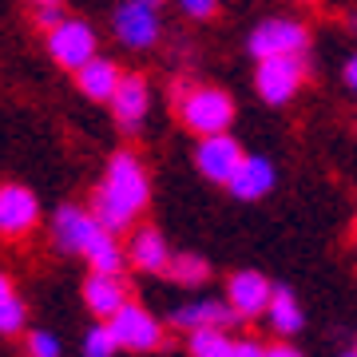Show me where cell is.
Listing matches in <instances>:
<instances>
[{"instance_id":"cell-18","label":"cell","mask_w":357,"mask_h":357,"mask_svg":"<svg viewBox=\"0 0 357 357\" xmlns=\"http://www.w3.org/2000/svg\"><path fill=\"white\" fill-rule=\"evenodd\" d=\"M84 258H88L91 274H123V266H128V246H119V238H115L112 230H100L96 243L84 250Z\"/></svg>"},{"instance_id":"cell-5","label":"cell","mask_w":357,"mask_h":357,"mask_svg":"<svg viewBox=\"0 0 357 357\" xmlns=\"http://www.w3.org/2000/svg\"><path fill=\"white\" fill-rule=\"evenodd\" d=\"M48 52H52V60H56L60 68L79 72L88 60H96V56H100V40H96V32H91L88 20L68 16L56 32H48Z\"/></svg>"},{"instance_id":"cell-1","label":"cell","mask_w":357,"mask_h":357,"mask_svg":"<svg viewBox=\"0 0 357 357\" xmlns=\"http://www.w3.org/2000/svg\"><path fill=\"white\" fill-rule=\"evenodd\" d=\"M151 203V178H147V167L135 159L131 151H115L107 159V171H103V183L91 195V215L103 230H128L135 218L147 211Z\"/></svg>"},{"instance_id":"cell-25","label":"cell","mask_w":357,"mask_h":357,"mask_svg":"<svg viewBox=\"0 0 357 357\" xmlns=\"http://www.w3.org/2000/svg\"><path fill=\"white\" fill-rule=\"evenodd\" d=\"M32 20H36V28H44V32H56L68 16H64V8H60V4H44V8H36V16H32Z\"/></svg>"},{"instance_id":"cell-12","label":"cell","mask_w":357,"mask_h":357,"mask_svg":"<svg viewBox=\"0 0 357 357\" xmlns=\"http://www.w3.org/2000/svg\"><path fill=\"white\" fill-rule=\"evenodd\" d=\"M238 321L234 306L230 302H215V298H199V302H187L171 314V326L183 333H195V330H230Z\"/></svg>"},{"instance_id":"cell-10","label":"cell","mask_w":357,"mask_h":357,"mask_svg":"<svg viewBox=\"0 0 357 357\" xmlns=\"http://www.w3.org/2000/svg\"><path fill=\"white\" fill-rule=\"evenodd\" d=\"M100 222H96V215L91 211H84V206H72L64 203L56 215H52V238H56V246L64 250V255H84L91 243H96V234H100Z\"/></svg>"},{"instance_id":"cell-27","label":"cell","mask_w":357,"mask_h":357,"mask_svg":"<svg viewBox=\"0 0 357 357\" xmlns=\"http://www.w3.org/2000/svg\"><path fill=\"white\" fill-rule=\"evenodd\" d=\"M234 357H266V349L258 342H250V337H238L234 342Z\"/></svg>"},{"instance_id":"cell-23","label":"cell","mask_w":357,"mask_h":357,"mask_svg":"<svg viewBox=\"0 0 357 357\" xmlns=\"http://www.w3.org/2000/svg\"><path fill=\"white\" fill-rule=\"evenodd\" d=\"M28 326V306L20 302V298H4L0 302V337H13V333H20Z\"/></svg>"},{"instance_id":"cell-8","label":"cell","mask_w":357,"mask_h":357,"mask_svg":"<svg viewBox=\"0 0 357 357\" xmlns=\"http://www.w3.org/2000/svg\"><path fill=\"white\" fill-rule=\"evenodd\" d=\"M40 222V199L24 183H0V238H24Z\"/></svg>"},{"instance_id":"cell-32","label":"cell","mask_w":357,"mask_h":357,"mask_svg":"<svg viewBox=\"0 0 357 357\" xmlns=\"http://www.w3.org/2000/svg\"><path fill=\"white\" fill-rule=\"evenodd\" d=\"M139 4H147V8H159V4H163V0H139Z\"/></svg>"},{"instance_id":"cell-14","label":"cell","mask_w":357,"mask_h":357,"mask_svg":"<svg viewBox=\"0 0 357 357\" xmlns=\"http://www.w3.org/2000/svg\"><path fill=\"white\" fill-rule=\"evenodd\" d=\"M84 306L100 321H112L119 310L128 306V286L119 274H88L84 282Z\"/></svg>"},{"instance_id":"cell-21","label":"cell","mask_w":357,"mask_h":357,"mask_svg":"<svg viewBox=\"0 0 357 357\" xmlns=\"http://www.w3.org/2000/svg\"><path fill=\"white\" fill-rule=\"evenodd\" d=\"M167 278H175L178 286H203L211 278V262L199 255H175L167 266Z\"/></svg>"},{"instance_id":"cell-24","label":"cell","mask_w":357,"mask_h":357,"mask_svg":"<svg viewBox=\"0 0 357 357\" xmlns=\"http://www.w3.org/2000/svg\"><path fill=\"white\" fill-rule=\"evenodd\" d=\"M28 357H60V337L52 330H32L28 333Z\"/></svg>"},{"instance_id":"cell-19","label":"cell","mask_w":357,"mask_h":357,"mask_svg":"<svg viewBox=\"0 0 357 357\" xmlns=\"http://www.w3.org/2000/svg\"><path fill=\"white\" fill-rule=\"evenodd\" d=\"M266 321L282 333V337H294V333L302 330V306H298V298H294L290 286H274V298H270Z\"/></svg>"},{"instance_id":"cell-11","label":"cell","mask_w":357,"mask_h":357,"mask_svg":"<svg viewBox=\"0 0 357 357\" xmlns=\"http://www.w3.org/2000/svg\"><path fill=\"white\" fill-rule=\"evenodd\" d=\"M270 298H274V286L266 282V274H258V270H238V274H230L227 302L234 306L238 318H262L270 310Z\"/></svg>"},{"instance_id":"cell-6","label":"cell","mask_w":357,"mask_h":357,"mask_svg":"<svg viewBox=\"0 0 357 357\" xmlns=\"http://www.w3.org/2000/svg\"><path fill=\"white\" fill-rule=\"evenodd\" d=\"M107 326H112L119 349H131V354H147V349L163 345V321L147 306H135V302H128Z\"/></svg>"},{"instance_id":"cell-26","label":"cell","mask_w":357,"mask_h":357,"mask_svg":"<svg viewBox=\"0 0 357 357\" xmlns=\"http://www.w3.org/2000/svg\"><path fill=\"white\" fill-rule=\"evenodd\" d=\"M178 8L191 16V20H211L218 13V0H178Z\"/></svg>"},{"instance_id":"cell-9","label":"cell","mask_w":357,"mask_h":357,"mask_svg":"<svg viewBox=\"0 0 357 357\" xmlns=\"http://www.w3.org/2000/svg\"><path fill=\"white\" fill-rule=\"evenodd\" d=\"M243 159L246 155H243V147H238V139H234L230 131L206 135V139H199V147H195V167H199L211 183H222V187L234 178V171L243 167Z\"/></svg>"},{"instance_id":"cell-34","label":"cell","mask_w":357,"mask_h":357,"mask_svg":"<svg viewBox=\"0 0 357 357\" xmlns=\"http://www.w3.org/2000/svg\"><path fill=\"white\" fill-rule=\"evenodd\" d=\"M354 354H357V349H354Z\"/></svg>"},{"instance_id":"cell-13","label":"cell","mask_w":357,"mask_h":357,"mask_svg":"<svg viewBox=\"0 0 357 357\" xmlns=\"http://www.w3.org/2000/svg\"><path fill=\"white\" fill-rule=\"evenodd\" d=\"M147 112H151V88L143 76H123L119 91L112 96V115L123 131H139L147 123Z\"/></svg>"},{"instance_id":"cell-20","label":"cell","mask_w":357,"mask_h":357,"mask_svg":"<svg viewBox=\"0 0 357 357\" xmlns=\"http://www.w3.org/2000/svg\"><path fill=\"white\" fill-rule=\"evenodd\" d=\"M191 357H234V342L227 330H195L187 333Z\"/></svg>"},{"instance_id":"cell-29","label":"cell","mask_w":357,"mask_h":357,"mask_svg":"<svg viewBox=\"0 0 357 357\" xmlns=\"http://www.w3.org/2000/svg\"><path fill=\"white\" fill-rule=\"evenodd\" d=\"M345 84H349V91H357V56L345 64Z\"/></svg>"},{"instance_id":"cell-22","label":"cell","mask_w":357,"mask_h":357,"mask_svg":"<svg viewBox=\"0 0 357 357\" xmlns=\"http://www.w3.org/2000/svg\"><path fill=\"white\" fill-rule=\"evenodd\" d=\"M115 349H119V342H115V333L107 321H100V326H91L84 333V357H112Z\"/></svg>"},{"instance_id":"cell-16","label":"cell","mask_w":357,"mask_h":357,"mask_svg":"<svg viewBox=\"0 0 357 357\" xmlns=\"http://www.w3.org/2000/svg\"><path fill=\"white\" fill-rule=\"evenodd\" d=\"M227 187H230V195H234V199L255 203V199H262V195L274 191V163H270V159H262V155H246L243 167L234 171V178H230Z\"/></svg>"},{"instance_id":"cell-30","label":"cell","mask_w":357,"mask_h":357,"mask_svg":"<svg viewBox=\"0 0 357 357\" xmlns=\"http://www.w3.org/2000/svg\"><path fill=\"white\" fill-rule=\"evenodd\" d=\"M4 298H13V282H8L4 270H0V302H4Z\"/></svg>"},{"instance_id":"cell-7","label":"cell","mask_w":357,"mask_h":357,"mask_svg":"<svg viewBox=\"0 0 357 357\" xmlns=\"http://www.w3.org/2000/svg\"><path fill=\"white\" fill-rule=\"evenodd\" d=\"M115 40L131 52H147L159 44V8H147L139 0H123L112 16Z\"/></svg>"},{"instance_id":"cell-33","label":"cell","mask_w":357,"mask_h":357,"mask_svg":"<svg viewBox=\"0 0 357 357\" xmlns=\"http://www.w3.org/2000/svg\"><path fill=\"white\" fill-rule=\"evenodd\" d=\"M342 357H357V354H342Z\"/></svg>"},{"instance_id":"cell-2","label":"cell","mask_w":357,"mask_h":357,"mask_svg":"<svg viewBox=\"0 0 357 357\" xmlns=\"http://www.w3.org/2000/svg\"><path fill=\"white\" fill-rule=\"evenodd\" d=\"M178 119H183V128L195 131L199 139L222 135V131H230V119H234V100H230L222 88L199 84V88H187L178 96Z\"/></svg>"},{"instance_id":"cell-28","label":"cell","mask_w":357,"mask_h":357,"mask_svg":"<svg viewBox=\"0 0 357 357\" xmlns=\"http://www.w3.org/2000/svg\"><path fill=\"white\" fill-rule=\"evenodd\" d=\"M266 357H302V354H298L294 345H270V349H266Z\"/></svg>"},{"instance_id":"cell-3","label":"cell","mask_w":357,"mask_h":357,"mask_svg":"<svg viewBox=\"0 0 357 357\" xmlns=\"http://www.w3.org/2000/svg\"><path fill=\"white\" fill-rule=\"evenodd\" d=\"M310 28L290 16H270L246 36V52L255 60H274V56H306Z\"/></svg>"},{"instance_id":"cell-4","label":"cell","mask_w":357,"mask_h":357,"mask_svg":"<svg viewBox=\"0 0 357 357\" xmlns=\"http://www.w3.org/2000/svg\"><path fill=\"white\" fill-rule=\"evenodd\" d=\"M306 79V60L302 56H274V60H258L255 72V91L270 107H282L290 103Z\"/></svg>"},{"instance_id":"cell-17","label":"cell","mask_w":357,"mask_h":357,"mask_svg":"<svg viewBox=\"0 0 357 357\" xmlns=\"http://www.w3.org/2000/svg\"><path fill=\"white\" fill-rule=\"evenodd\" d=\"M76 84L79 91L88 96V100H107L112 103V96L119 91V84H123V72H119V64L115 60H107V56H96V60H88V64L76 72Z\"/></svg>"},{"instance_id":"cell-31","label":"cell","mask_w":357,"mask_h":357,"mask_svg":"<svg viewBox=\"0 0 357 357\" xmlns=\"http://www.w3.org/2000/svg\"><path fill=\"white\" fill-rule=\"evenodd\" d=\"M32 8H44V4H64V0H28Z\"/></svg>"},{"instance_id":"cell-15","label":"cell","mask_w":357,"mask_h":357,"mask_svg":"<svg viewBox=\"0 0 357 357\" xmlns=\"http://www.w3.org/2000/svg\"><path fill=\"white\" fill-rule=\"evenodd\" d=\"M171 258L175 255L167 250V238L155 227H139L128 238V262L135 270H143V274H167Z\"/></svg>"}]
</instances>
